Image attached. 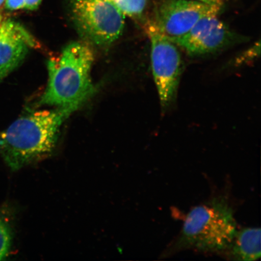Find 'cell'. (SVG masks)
Masks as SVG:
<instances>
[{
  "mask_svg": "<svg viewBox=\"0 0 261 261\" xmlns=\"http://www.w3.org/2000/svg\"><path fill=\"white\" fill-rule=\"evenodd\" d=\"M260 228H246L237 231L232 241L223 252L228 258L253 261L260 258Z\"/></svg>",
  "mask_w": 261,
  "mask_h": 261,
  "instance_id": "cell-9",
  "label": "cell"
},
{
  "mask_svg": "<svg viewBox=\"0 0 261 261\" xmlns=\"http://www.w3.org/2000/svg\"><path fill=\"white\" fill-rule=\"evenodd\" d=\"M2 23V16L0 15V27H1V25Z\"/></svg>",
  "mask_w": 261,
  "mask_h": 261,
  "instance_id": "cell-16",
  "label": "cell"
},
{
  "mask_svg": "<svg viewBox=\"0 0 261 261\" xmlns=\"http://www.w3.org/2000/svg\"><path fill=\"white\" fill-rule=\"evenodd\" d=\"M78 31L93 44L107 45L122 35L125 15L110 0H70Z\"/></svg>",
  "mask_w": 261,
  "mask_h": 261,
  "instance_id": "cell-4",
  "label": "cell"
},
{
  "mask_svg": "<svg viewBox=\"0 0 261 261\" xmlns=\"http://www.w3.org/2000/svg\"><path fill=\"white\" fill-rule=\"evenodd\" d=\"M35 40L19 22L12 19L0 27V81L14 71L24 60Z\"/></svg>",
  "mask_w": 261,
  "mask_h": 261,
  "instance_id": "cell-8",
  "label": "cell"
},
{
  "mask_svg": "<svg viewBox=\"0 0 261 261\" xmlns=\"http://www.w3.org/2000/svg\"><path fill=\"white\" fill-rule=\"evenodd\" d=\"M145 25L151 41L152 74L161 107L165 110L177 95L184 63L174 42L162 34L151 20Z\"/></svg>",
  "mask_w": 261,
  "mask_h": 261,
  "instance_id": "cell-5",
  "label": "cell"
},
{
  "mask_svg": "<svg viewBox=\"0 0 261 261\" xmlns=\"http://www.w3.org/2000/svg\"><path fill=\"white\" fill-rule=\"evenodd\" d=\"M5 2V0H0V6H2Z\"/></svg>",
  "mask_w": 261,
  "mask_h": 261,
  "instance_id": "cell-15",
  "label": "cell"
},
{
  "mask_svg": "<svg viewBox=\"0 0 261 261\" xmlns=\"http://www.w3.org/2000/svg\"><path fill=\"white\" fill-rule=\"evenodd\" d=\"M93 54L86 44L72 42L48 61V82L40 105L76 111L94 91L90 77Z\"/></svg>",
  "mask_w": 261,
  "mask_h": 261,
  "instance_id": "cell-2",
  "label": "cell"
},
{
  "mask_svg": "<svg viewBox=\"0 0 261 261\" xmlns=\"http://www.w3.org/2000/svg\"><path fill=\"white\" fill-rule=\"evenodd\" d=\"M6 7L11 11L25 9L24 0H5Z\"/></svg>",
  "mask_w": 261,
  "mask_h": 261,
  "instance_id": "cell-12",
  "label": "cell"
},
{
  "mask_svg": "<svg viewBox=\"0 0 261 261\" xmlns=\"http://www.w3.org/2000/svg\"><path fill=\"white\" fill-rule=\"evenodd\" d=\"M24 1L25 9L33 11L39 7L42 0H24Z\"/></svg>",
  "mask_w": 261,
  "mask_h": 261,
  "instance_id": "cell-13",
  "label": "cell"
},
{
  "mask_svg": "<svg viewBox=\"0 0 261 261\" xmlns=\"http://www.w3.org/2000/svg\"><path fill=\"white\" fill-rule=\"evenodd\" d=\"M169 39L193 57L216 53L223 48L246 41V37L231 31L217 18V15L205 16L187 34Z\"/></svg>",
  "mask_w": 261,
  "mask_h": 261,
  "instance_id": "cell-7",
  "label": "cell"
},
{
  "mask_svg": "<svg viewBox=\"0 0 261 261\" xmlns=\"http://www.w3.org/2000/svg\"><path fill=\"white\" fill-rule=\"evenodd\" d=\"M237 227L228 199L218 196L189 212L180 233L164 256L189 249L222 253L232 241Z\"/></svg>",
  "mask_w": 261,
  "mask_h": 261,
  "instance_id": "cell-3",
  "label": "cell"
},
{
  "mask_svg": "<svg viewBox=\"0 0 261 261\" xmlns=\"http://www.w3.org/2000/svg\"><path fill=\"white\" fill-rule=\"evenodd\" d=\"M74 111L65 108L24 114L0 133V155L13 171L47 159L56 146L60 127Z\"/></svg>",
  "mask_w": 261,
  "mask_h": 261,
  "instance_id": "cell-1",
  "label": "cell"
},
{
  "mask_svg": "<svg viewBox=\"0 0 261 261\" xmlns=\"http://www.w3.org/2000/svg\"><path fill=\"white\" fill-rule=\"evenodd\" d=\"M221 7L194 0H161L151 21L162 34L174 38L187 34L205 16L218 15Z\"/></svg>",
  "mask_w": 261,
  "mask_h": 261,
  "instance_id": "cell-6",
  "label": "cell"
},
{
  "mask_svg": "<svg viewBox=\"0 0 261 261\" xmlns=\"http://www.w3.org/2000/svg\"><path fill=\"white\" fill-rule=\"evenodd\" d=\"M12 241L11 227L8 221L0 218V260H4L8 256Z\"/></svg>",
  "mask_w": 261,
  "mask_h": 261,
  "instance_id": "cell-11",
  "label": "cell"
},
{
  "mask_svg": "<svg viewBox=\"0 0 261 261\" xmlns=\"http://www.w3.org/2000/svg\"><path fill=\"white\" fill-rule=\"evenodd\" d=\"M194 1L200 2L205 4L212 5L223 6V0H194Z\"/></svg>",
  "mask_w": 261,
  "mask_h": 261,
  "instance_id": "cell-14",
  "label": "cell"
},
{
  "mask_svg": "<svg viewBox=\"0 0 261 261\" xmlns=\"http://www.w3.org/2000/svg\"><path fill=\"white\" fill-rule=\"evenodd\" d=\"M123 13L133 19L142 18L145 11L147 0H110Z\"/></svg>",
  "mask_w": 261,
  "mask_h": 261,
  "instance_id": "cell-10",
  "label": "cell"
}]
</instances>
